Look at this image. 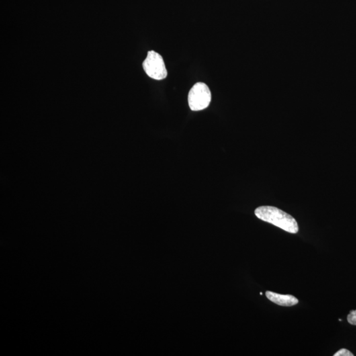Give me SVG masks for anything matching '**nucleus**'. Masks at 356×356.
<instances>
[{
    "label": "nucleus",
    "instance_id": "423d86ee",
    "mask_svg": "<svg viewBox=\"0 0 356 356\" xmlns=\"http://www.w3.org/2000/svg\"><path fill=\"white\" fill-rule=\"evenodd\" d=\"M334 356H354V354L350 352L349 350L342 348V349L336 352L335 354H334Z\"/></svg>",
    "mask_w": 356,
    "mask_h": 356
},
{
    "label": "nucleus",
    "instance_id": "20e7f679",
    "mask_svg": "<svg viewBox=\"0 0 356 356\" xmlns=\"http://www.w3.org/2000/svg\"><path fill=\"white\" fill-rule=\"evenodd\" d=\"M265 294L271 302L281 306H293L299 302L298 299L291 295L280 294L271 291H266Z\"/></svg>",
    "mask_w": 356,
    "mask_h": 356
},
{
    "label": "nucleus",
    "instance_id": "f03ea898",
    "mask_svg": "<svg viewBox=\"0 0 356 356\" xmlns=\"http://www.w3.org/2000/svg\"><path fill=\"white\" fill-rule=\"evenodd\" d=\"M211 101V93L205 83L193 85L188 95V103L191 110L199 111L207 108Z\"/></svg>",
    "mask_w": 356,
    "mask_h": 356
},
{
    "label": "nucleus",
    "instance_id": "39448f33",
    "mask_svg": "<svg viewBox=\"0 0 356 356\" xmlns=\"http://www.w3.org/2000/svg\"><path fill=\"white\" fill-rule=\"evenodd\" d=\"M348 322L352 325H356V310L352 311L348 315L347 318Z\"/></svg>",
    "mask_w": 356,
    "mask_h": 356
},
{
    "label": "nucleus",
    "instance_id": "f257e3e1",
    "mask_svg": "<svg viewBox=\"0 0 356 356\" xmlns=\"http://www.w3.org/2000/svg\"><path fill=\"white\" fill-rule=\"evenodd\" d=\"M255 214L258 218L264 222L270 223L274 226L283 229L285 232L291 234L298 232V222L291 215L275 207L262 206L258 207L255 211Z\"/></svg>",
    "mask_w": 356,
    "mask_h": 356
},
{
    "label": "nucleus",
    "instance_id": "7ed1b4c3",
    "mask_svg": "<svg viewBox=\"0 0 356 356\" xmlns=\"http://www.w3.org/2000/svg\"><path fill=\"white\" fill-rule=\"evenodd\" d=\"M142 67L146 75L152 79L160 81L167 77V70L163 58L154 51L148 52L147 56L142 64Z\"/></svg>",
    "mask_w": 356,
    "mask_h": 356
}]
</instances>
